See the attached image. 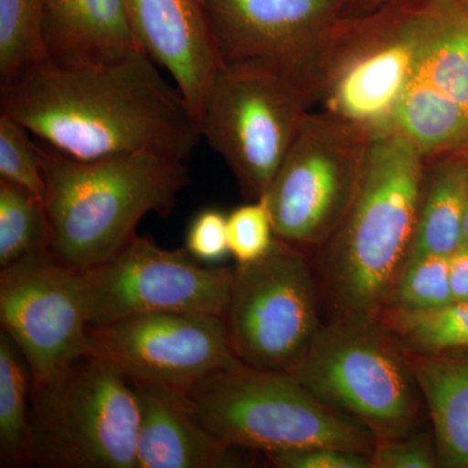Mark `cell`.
<instances>
[{
	"instance_id": "1",
	"label": "cell",
	"mask_w": 468,
	"mask_h": 468,
	"mask_svg": "<svg viewBox=\"0 0 468 468\" xmlns=\"http://www.w3.org/2000/svg\"><path fill=\"white\" fill-rule=\"evenodd\" d=\"M158 67L143 50L76 69L45 61L2 89L0 110L70 158L155 153L186 160L201 125Z\"/></svg>"
},
{
	"instance_id": "2",
	"label": "cell",
	"mask_w": 468,
	"mask_h": 468,
	"mask_svg": "<svg viewBox=\"0 0 468 468\" xmlns=\"http://www.w3.org/2000/svg\"><path fill=\"white\" fill-rule=\"evenodd\" d=\"M37 144L46 180L43 249L80 271L124 248L147 214L171 215L192 181L185 160L160 154L80 160Z\"/></svg>"
},
{
	"instance_id": "3",
	"label": "cell",
	"mask_w": 468,
	"mask_h": 468,
	"mask_svg": "<svg viewBox=\"0 0 468 468\" xmlns=\"http://www.w3.org/2000/svg\"><path fill=\"white\" fill-rule=\"evenodd\" d=\"M426 159L399 132L372 134L353 205L329 241L324 286L337 313L377 315L408 258Z\"/></svg>"
},
{
	"instance_id": "4",
	"label": "cell",
	"mask_w": 468,
	"mask_h": 468,
	"mask_svg": "<svg viewBox=\"0 0 468 468\" xmlns=\"http://www.w3.org/2000/svg\"><path fill=\"white\" fill-rule=\"evenodd\" d=\"M197 418L234 448L273 452L326 446L369 455L368 428L328 405L288 372L239 365L184 390Z\"/></svg>"
},
{
	"instance_id": "5",
	"label": "cell",
	"mask_w": 468,
	"mask_h": 468,
	"mask_svg": "<svg viewBox=\"0 0 468 468\" xmlns=\"http://www.w3.org/2000/svg\"><path fill=\"white\" fill-rule=\"evenodd\" d=\"M138 430L134 388L110 363L91 354L32 385L34 466L135 468Z\"/></svg>"
},
{
	"instance_id": "6",
	"label": "cell",
	"mask_w": 468,
	"mask_h": 468,
	"mask_svg": "<svg viewBox=\"0 0 468 468\" xmlns=\"http://www.w3.org/2000/svg\"><path fill=\"white\" fill-rule=\"evenodd\" d=\"M288 374L368 428L377 441L409 435L417 424V384L401 347L375 315L337 313Z\"/></svg>"
},
{
	"instance_id": "7",
	"label": "cell",
	"mask_w": 468,
	"mask_h": 468,
	"mask_svg": "<svg viewBox=\"0 0 468 468\" xmlns=\"http://www.w3.org/2000/svg\"><path fill=\"white\" fill-rule=\"evenodd\" d=\"M437 8L439 0H399L345 18L320 85L326 112L371 135L389 132Z\"/></svg>"
},
{
	"instance_id": "8",
	"label": "cell",
	"mask_w": 468,
	"mask_h": 468,
	"mask_svg": "<svg viewBox=\"0 0 468 468\" xmlns=\"http://www.w3.org/2000/svg\"><path fill=\"white\" fill-rule=\"evenodd\" d=\"M371 134L332 113H307L261 201L276 239L295 246L331 241L356 198Z\"/></svg>"
},
{
	"instance_id": "9",
	"label": "cell",
	"mask_w": 468,
	"mask_h": 468,
	"mask_svg": "<svg viewBox=\"0 0 468 468\" xmlns=\"http://www.w3.org/2000/svg\"><path fill=\"white\" fill-rule=\"evenodd\" d=\"M313 103L272 73L221 64L209 86L199 125L252 201L268 187L291 149Z\"/></svg>"
},
{
	"instance_id": "10",
	"label": "cell",
	"mask_w": 468,
	"mask_h": 468,
	"mask_svg": "<svg viewBox=\"0 0 468 468\" xmlns=\"http://www.w3.org/2000/svg\"><path fill=\"white\" fill-rule=\"evenodd\" d=\"M221 64L260 68L318 100L351 0H205Z\"/></svg>"
},
{
	"instance_id": "11",
	"label": "cell",
	"mask_w": 468,
	"mask_h": 468,
	"mask_svg": "<svg viewBox=\"0 0 468 468\" xmlns=\"http://www.w3.org/2000/svg\"><path fill=\"white\" fill-rule=\"evenodd\" d=\"M316 297L306 258L280 239L266 257L234 268L224 320L239 362L288 372L322 326Z\"/></svg>"
},
{
	"instance_id": "12",
	"label": "cell",
	"mask_w": 468,
	"mask_h": 468,
	"mask_svg": "<svg viewBox=\"0 0 468 468\" xmlns=\"http://www.w3.org/2000/svg\"><path fill=\"white\" fill-rule=\"evenodd\" d=\"M82 272L90 325L149 313L224 316L233 280L232 268L208 266L185 248L167 250L138 234L110 260Z\"/></svg>"
},
{
	"instance_id": "13",
	"label": "cell",
	"mask_w": 468,
	"mask_h": 468,
	"mask_svg": "<svg viewBox=\"0 0 468 468\" xmlns=\"http://www.w3.org/2000/svg\"><path fill=\"white\" fill-rule=\"evenodd\" d=\"M0 322L23 353L32 385L48 380L89 354L84 272L45 249L2 268Z\"/></svg>"
},
{
	"instance_id": "14",
	"label": "cell",
	"mask_w": 468,
	"mask_h": 468,
	"mask_svg": "<svg viewBox=\"0 0 468 468\" xmlns=\"http://www.w3.org/2000/svg\"><path fill=\"white\" fill-rule=\"evenodd\" d=\"M89 354L110 363L131 384L186 390L215 372L242 365L224 316L149 313L89 325Z\"/></svg>"
},
{
	"instance_id": "15",
	"label": "cell",
	"mask_w": 468,
	"mask_h": 468,
	"mask_svg": "<svg viewBox=\"0 0 468 468\" xmlns=\"http://www.w3.org/2000/svg\"><path fill=\"white\" fill-rule=\"evenodd\" d=\"M389 131L417 144L426 162L468 153V18L460 0H439Z\"/></svg>"
},
{
	"instance_id": "16",
	"label": "cell",
	"mask_w": 468,
	"mask_h": 468,
	"mask_svg": "<svg viewBox=\"0 0 468 468\" xmlns=\"http://www.w3.org/2000/svg\"><path fill=\"white\" fill-rule=\"evenodd\" d=\"M143 50L167 70L196 119L221 58L205 0H124Z\"/></svg>"
},
{
	"instance_id": "17",
	"label": "cell",
	"mask_w": 468,
	"mask_h": 468,
	"mask_svg": "<svg viewBox=\"0 0 468 468\" xmlns=\"http://www.w3.org/2000/svg\"><path fill=\"white\" fill-rule=\"evenodd\" d=\"M140 406L135 468L248 466L245 449L218 440L197 418L183 390L132 384Z\"/></svg>"
},
{
	"instance_id": "18",
	"label": "cell",
	"mask_w": 468,
	"mask_h": 468,
	"mask_svg": "<svg viewBox=\"0 0 468 468\" xmlns=\"http://www.w3.org/2000/svg\"><path fill=\"white\" fill-rule=\"evenodd\" d=\"M43 36L48 61L67 69L104 66L143 50L124 0H48Z\"/></svg>"
},
{
	"instance_id": "19",
	"label": "cell",
	"mask_w": 468,
	"mask_h": 468,
	"mask_svg": "<svg viewBox=\"0 0 468 468\" xmlns=\"http://www.w3.org/2000/svg\"><path fill=\"white\" fill-rule=\"evenodd\" d=\"M401 350L432 420L439 467L468 468V351Z\"/></svg>"
},
{
	"instance_id": "20",
	"label": "cell",
	"mask_w": 468,
	"mask_h": 468,
	"mask_svg": "<svg viewBox=\"0 0 468 468\" xmlns=\"http://www.w3.org/2000/svg\"><path fill=\"white\" fill-rule=\"evenodd\" d=\"M435 160V165L424 172L417 226L408 258L426 254L449 257L463 245L462 224L468 192V159L463 154H454Z\"/></svg>"
},
{
	"instance_id": "21",
	"label": "cell",
	"mask_w": 468,
	"mask_h": 468,
	"mask_svg": "<svg viewBox=\"0 0 468 468\" xmlns=\"http://www.w3.org/2000/svg\"><path fill=\"white\" fill-rule=\"evenodd\" d=\"M32 374L23 353L0 334V466H32Z\"/></svg>"
},
{
	"instance_id": "22",
	"label": "cell",
	"mask_w": 468,
	"mask_h": 468,
	"mask_svg": "<svg viewBox=\"0 0 468 468\" xmlns=\"http://www.w3.org/2000/svg\"><path fill=\"white\" fill-rule=\"evenodd\" d=\"M375 316L402 349L418 353L468 351V302H452L427 311L383 307Z\"/></svg>"
},
{
	"instance_id": "23",
	"label": "cell",
	"mask_w": 468,
	"mask_h": 468,
	"mask_svg": "<svg viewBox=\"0 0 468 468\" xmlns=\"http://www.w3.org/2000/svg\"><path fill=\"white\" fill-rule=\"evenodd\" d=\"M48 0H0V85L8 88L30 68L48 61L45 27Z\"/></svg>"
},
{
	"instance_id": "24",
	"label": "cell",
	"mask_w": 468,
	"mask_h": 468,
	"mask_svg": "<svg viewBox=\"0 0 468 468\" xmlns=\"http://www.w3.org/2000/svg\"><path fill=\"white\" fill-rule=\"evenodd\" d=\"M43 201L26 187L0 180V268L45 248Z\"/></svg>"
},
{
	"instance_id": "25",
	"label": "cell",
	"mask_w": 468,
	"mask_h": 468,
	"mask_svg": "<svg viewBox=\"0 0 468 468\" xmlns=\"http://www.w3.org/2000/svg\"><path fill=\"white\" fill-rule=\"evenodd\" d=\"M451 303L449 257L426 254L405 261L383 307L427 311Z\"/></svg>"
},
{
	"instance_id": "26",
	"label": "cell",
	"mask_w": 468,
	"mask_h": 468,
	"mask_svg": "<svg viewBox=\"0 0 468 468\" xmlns=\"http://www.w3.org/2000/svg\"><path fill=\"white\" fill-rule=\"evenodd\" d=\"M30 137L26 126L0 113V180L26 187L43 201L46 180L41 155Z\"/></svg>"
},
{
	"instance_id": "27",
	"label": "cell",
	"mask_w": 468,
	"mask_h": 468,
	"mask_svg": "<svg viewBox=\"0 0 468 468\" xmlns=\"http://www.w3.org/2000/svg\"><path fill=\"white\" fill-rule=\"evenodd\" d=\"M276 239L272 218L261 199L234 208L228 215V245L237 263H254L266 257Z\"/></svg>"
},
{
	"instance_id": "28",
	"label": "cell",
	"mask_w": 468,
	"mask_h": 468,
	"mask_svg": "<svg viewBox=\"0 0 468 468\" xmlns=\"http://www.w3.org/2000/svg\"><path fill=\"white\" fill-rule=\"evenodd\" d=\"M368 458L371 468L439 467L435 439L424 432L378 440Z\"/></svg>"
},
{
	"instance_id": "29",
	"label": "cell",
	"mask_w": 468,
	"mask_h": 468,
	"mask_svg": "<svg viewBox=\"0 0 468 468\" xmlns=\"http://www.w3.org/2000/svg\"><path fill=\"white\" fill-rule=\"evenodd\" d=\"M185 249L192 257L208 266L226 260L228 245V215L218 208H206L194 217L187 228Z\"/></svg>"
},
{
	"instance_id": "30",
	"label": "cell",
	"mask_w": 468,
	"mask_h": 468,
	"mask_svg": "<svg viewBox=\"0 0 468 468\" xmlns=\"http://www.w3.org/2000/svg\"><path fill=\"white\" fill-rule=\"evenodd\" d=\"M266 457L279 468H371L368 455L326 446L273 452Z\"/></svg>"
},
{
	"instance_id": "31",
	"label": "cell",
	"mask_w": 468,
	"mask_h": 468,
	"mask_svg": "<svg viewBox=\"0 0 468 468\" xmlns=\"http://www.w3.org/2000/svg\"><path fill=\"white\" fill-rule=\"evenodd\" d=\"M449 277L452 302H468V246L462 245L449 255Z\"/></svg>"
},
{
	"instance_id": "32",
	"label": "cell",
	"mask_w": 468,
	"mask_h": 468,
	"mask_svg": "<svg viewBox=\"0 0 468 468\" xmlns=\"http://www.w3.org/2000/svg\"><path fill=\"white\" fill-rule=\"evenodd\" d=\"M399 2V0H353V12L351 16H358V15L368 14L375 9L384 7V5H392V3Z\"/></svg>"
},
{
	"instance_id": "33",
	"label": "cell",
	"mask_w": 468,
	"mask_h": 468,
	"mask_svg": "<svg viewBox=\"0 0 468 468\" xmlns=\"http://www.w3.org/2000/svg\"><path fill=\"white\" fill-rule=\"evenodd\" d=\"M462 234H463V245L468 246V192L466 206H464L463 224H462Z\"/></svg>"
},
{
	"instance_id": "34",
	"label": "cell",
	"mask_w": 468,
	"mask_h": 468,
	"mask_svg": "<svg viewBox=\"0 0 468 468\" xmlns=\"http://www.w3.org/2000/svg\"><path fill=\"white\" fill-rule=\"evenodd\" d=\"M462 9H463L464 15L468 18V0H460Z\"/></svg>"
}]
</instances>
